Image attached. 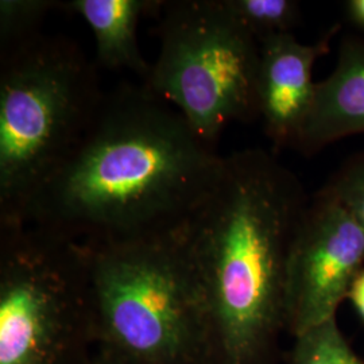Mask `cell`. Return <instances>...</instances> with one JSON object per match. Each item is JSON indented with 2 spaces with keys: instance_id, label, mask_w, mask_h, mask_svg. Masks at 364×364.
Wrapping results in <instances>:
<instances>
[{
  "instance_id": "obj_1",
  "label": "cell",
  "mask_w": 364,
  "mask_h": 364,
  "mask_svg": "<svg viewBox=\"0 0 364 364\" xmlns=\"http://www.w3.org/2000/svg\"><path fill=\"white\" fill-rule=\"evenodd\" d=\"M221 164L174 107L144 85H120L18 223L84 245L174 232Z\"/></svg>"
},
{
  "instance_id": "obj_2",
  "label": "cell",
  "mask_w": 364,
  "mask_h": 364,
  "mask_svg": "<svg viewBox=\"0 0 364 364\" xmlns=\"http://www.w3.org/2000/svg\"><path fill=\"white\" fill-rule=\"evenodd\" d=\"M309 198L274 153L223 156L178 230L208 317L215 364H275L287 332L289 251Z\"/></svg>"
},
{
  "instance_id": "obj_3",
  "label": "cell",
  "mask_w": 364,
  "mask_h": 364,
  "mask_svg": "<svg viewBox=\"0 0 364 364\" xmlns=\"http://www.w3.org/2000/svg\"><path fill=\"white\" fill-rule=\"evenodd\" d=\"M0 224L27 205L81 142L105 93L75 41L39 34L0 52Z\"/></svg>"
},
{
  "instance_id": "obj_4",
  "label": "cell",
  "mask_w": 364,
  "mask_h": 364,
  "mask_svg": "<svg viewBox=\"0 0 364 364\" xmlns=\"http://www.w3.org/2000/svg\"><path fill=\"white\" fill-rule=\"evenodd\" d=\"M178 230L85 245L97 348L126 364H215L208 317Z\"/></svg>"
},
{
  "instance_id": "obj_5",
  "label": "cell",
  "mask_w": 364,
  "mask_h": 364,
  "mask_svg": "<svg viewBox=\"0 0 364 364\" xmlns=\"http://www.w3.org/2000/svg\"><path fill=\"white\" fill-rule=\"evenodd\" d=\"M96 351L87 246L0 224V364H91Z\"/></svg>"
},
{
  "instance_id": "obj_6",
  "label": "cell",
  "mask_w": 364,
  "mask_h": 364,
  "mask_svg": "<svg viewBox=\"0 0 364 364\" xmlns=\"http://www.w3.org/2000/svg\"><path fill=\"white\" fill-rule=\"evenodd\" d=\"M161 46L144 88L213 146L232 122L259 119L260 43L225 0L164 1Z\"/></svg>"
},
{
  "instance_id": "obj_7",
  "label": "cell",
  "mask_w": 364,
  "mask_h": 364,
  "mask_svg": "<svg viewBox=\"0 0 364 364\" xmlns=\"http://www.w3.org/2000/svg\"><path fill=\"white\" fill-rule=\"evenodd\" d=\"M364 269V228L320 189L308 201L293 237L287 270V332L293 338L336 317Z\"/></svg>"
},
{
  "instance_id": "obj_8",
  "label": "cell",
  "mask_w": 364,
  "mask_h": 364,
  "mask_svg": "<svg viewBox=\"0 0 364 364\" xmlns=\"http://www.w3.org/2000/svg\"><path fill=\"white\" fill-rule=\"evenodd\" d=\"M338 30L331 27L314 43H302L294 34L260 42L258 109L274 150L296 147L314 100L313 68L329 52Z\"/></svg>"
},
{
  "instance_id": "obj_9",
  "label": "cell",
  "mask_w": 364,
  "mask_h": 364,
  "mask_svg": "<svg viewBox=\"0 0 364 364\" xmlns=\"http://www.w3.org/2000/svg\"><path fill=\"white\" fill-rule=\"evenodd\" d=\"M364 134V37L341 41L333 72L317 82L312 108L296 150L305 156L328 144Z\"/></svg>"
},
{
  "instance_id": "obj_10",
  "label": "cell",
  "mask_w": 364,
  "mask_h": 364,
  "mask_svg": "<svg viewBox=\"0 0 364 364\" xmlns=\"http://www.w3.org/2000/svg\"><path fill=\"white\" fill-rule=\"evenodd\" d=\"M156 0H69L61 7L80 15L96 39V61L112 70H130L146 80L151 64L138 43V26L144 14L162 9Z\"/></svg>"
},
{
  "instance_id": "obj_11",
  "label": "cell",
  "mask_w": 364,
  "mask_h": 364,
  "mask_svg": "<svg viewBox=\"0 0 364 364\" xmlns=\"http://www.w3.org/2000/svg\"><path fill=\"white\" fill-rule=\"evenodd\" d=\"M289 364H364V358L352 348L333 317L294 338Z\"/></svg>"
},
{
  "instance_id": "obj_12",
  "label": "cell",
  "mask_w": 364,
  "mask_h": 364,
  "mask_svg": "<svg viewBox=\"0 0 364 364\" xmlns=\"http://www.w3.org/2000/svg\"><path fill=\"white\" fill-rule=\"evenodd\" d=\"M225 4L259 43L277 36L293 34L301 18L299 4L293 0H225Z\"/></svg>"
},
{
  "instance_id": "obj_13",
  "label": "cell",
  "mask_w": 364,
  "mask_h": 364,
  "mask_svg": "<svg viewBox=\"0 0 364 364\" xmlns=\"http://www.w3.org/2000/svg\"><path fill=\"white\" fill-rule=\"evenodd\" d=\"M60 1L52 0H1L0 1V52H6L39 36V26Z\"/></svg>"
},
{
  "instance_id": "obj_14",
  "label": "cell",
  "mask_w": 364,
  "mask_h": 364,
  "mask_svg": "<svg viewBox=\"0 0 364 364\" xmlns=\"http://www.w3.org/2000/svg\"><path fill=\"white\" fill-rule=\"evenodd\" d=\"M364 228V149L350 156L323 186Z\"/></svg>"
},
{
  "instance_id": "obj_15",
  "label": "cell",
  "mask_w": 364,
  "mask_h": 364,
  "mask_svg": "<svg viewBox=\"0 0 364 364\" xmlns=\"http://www.w3.org/2000/svg\"><path fill=\"white\" fill-rule=\"evenodd\" d=\"M347 299L364 323V269L352 281Z\"/></svg>"
},
{
  "instance_id": "obj_16",
  "label": "cell",
  "mask_w": 364,
  "mask_h": 364,
  "mask_svg": "<svg viewBox=\"0 0 364 364\" xmlns=\"http://www.w3.org/2000/svg\"><path fill=\"white\" fill-rule=\"evenodd\" d=\"M346 11L352 23L364 30V0L347 1Z\"/></svg>"
},
{
  "instance_id": "obj_17",
  "label": "cell",
  "mask_w": 364,
  "mask_h": 364,
  "mask_svg": "<svg viewBox=\"0 0 364 364\" xmlns=\"http://www.w3.org/2000/svg\"><path fill=\"white\" fill-rule=\"evenodd\" d=\"M91 364H126L124 362H122L119 358H117L115 355L109 353L105 350L102 348H97V351L95 353L93 359H92Z\"/></svg>"
}]
</instances>
